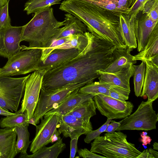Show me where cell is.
Listing matches in <instances>:
<instances>
[{
	"label": "cell",
	"mask_w": 158,
	"mask_h": 158,
	"mask_svg": "<svg viewBox=\"0 0 158 158\" xmlns=\"http://www.w3.org/2000/svg\"><path fill=\"white\" fill-rule=\"evenodd\" d=\"M116 47L98 39L90 32L87 47L73 59L52 69L44 75L41 88L49 90L68 84L94 82L99 75L97 71L104 69L111 63Z\"/></svg>",
	"instance_id": "1"
},
{
	"label": "cell",
	"mask_w": 158,
	"mask_h": 158,
	"mask_svg": "<svg viewBox=\"0 0 158 158\" xmlns=\"http://www.w3.org/2000/svg\"><path fill=\"white\" fill-rule=\"evenodd\" d=\"M59 9L78 19L96 38L117 48L127 47L120 32L119 16L85 0H64Z\"/></svg>",
	"instance_id": "2"
},
{
	"label": "cell",
	"mask_w": 158,
	"mask_h": 158,
	"mask_svg": "<svg viewBox=\"0 0 158 158\" xmlns=\"http://www.w3.org/2000/svg\"><path fill=\"white\" fill-rule=\"evenodd\" d=\"M64 25L55 18L50 7L35 13L31 20L23 26L21 41L29 43V48H44L58 29Z\"/></svg>",
	"instance_id": "3"
},
{
	"label": "cell",
	"mask_w": 158,
	"mask_h": 158,
	"mask_svg": "<svg viewBox=\"0 0 158 158\" xmlns=\"http://www.w3.org/2000/svg\"><path fill=\"white\" fill-rule=\"evenodd\" d=\"M127 135L121 131L107 133L99 136L91 143L90 151L106 158H137L141 152L128 142Z\"/></svg>",
	"instance_id": "4"
},
{
	"label": "cell",
	"mask_w": 158,
	"mask_h": 158,
	"mask_svg": "<svg viewBox=\"0 0 158 158\" xmlns=\"http://www.w3.org/2000/svg\"><path fill=\"white\" fill-rule=\"evenodd\" d=\"M20 51L9 58L6 64L0 68V76L10 77L25 74L38 70L42 49L21 46Z\"/></svg>",
	"instance_id": "5"
},
{
	"label": "cell",
	"mask_w": 158,
	"mask_h": 158,
	"mask_svg": "<svg viewBox=\"0 0 158 158\" xmlns=\"http://www.w3.org/2000/svg\"><path fill=\"white\" fill-rule=\"evenodd\" d=\"M153 102L148 100L142 101L133 114L119 122L120 125L116 131H148L156 129L158 117V114L153 108Z\"/></svg>",
	"instance_id": "6"
},
{
	"label": "cell",
	"mask_w": 158,
	"mask_h": 158,
	"mask_svg": "<svg viewBox=\"0 0 158 158\" xmlns=\"http://www.w3.org/2000/svg\"><path fill=\"white\" fill-rule=\"evenodd\" d=\"M85 85V83L71 84L49 90L41 88L38 103L31 118L34 119L36 125L39 123L44 115L56 105L60 104L73 91Z\"/></svg>",
	"instance_id": "7"
},
{
	"label": "cell",
	"mask_w": 158,
	"mask_h": 158,
	"mask_svg": "<svg viewBox=\"0 0 158 158\" xmlns=\"http://www.w3.org/2000/svg\"><path fill=\"white\" fill-rule=\"evenodd\" d=\"M30 75L19 78L0 76V107L8 111L18 110L26 81Z\"/></svg>",
	"instance_id": "8"
},
{
	"label": "cell",
	"mask_w": 158,
	"mask_h": 158,
	"mask_svg": "<svg viewBox=\"0 0 158 158\" xmlns=\"http://www.w3.org/2000/svg\"><path fill=\"white\" fill-rule=\"evenodd\" d=\"M93 99L96 109L107 118H124L131 114L134 105L129 101H122L104 94L95 95Z\"/></svg>",
	"instance_id": "9"
},
{
	"label": "cell",
	"mask_w": 158,
	"mask_h": 158,
	"mask_svg": "<svg viewBox=\"0 0 158 158\" xmlns=\"http://www.w3.org/2000/svg\"><path fill=\"white\" fill-rule=\"evenodd\" d=\"M46 72L44 70L35 71L26 81L20 110L22 113H27L28 120L32 117L38 103L43 78Z\"/></svg>",
	"instance_id": "10"
},
{
	"label": "cell",
	"mask_w": 158,
	"mask_h": 158,
	"mask_svg": "<svg viewBox=\"0 0 158 158\" xmlns=\"http://www.w3.org/2000/svg\"><path fill=\"white\" fill-rule=\"evenodd\" d=\"M43 117L40 125L35 126V136L31 142L30 149L32 153L51 143L52 137L57 130L58 116L44 115Z\"/></svg>",
	"instance_id": "11"
},
{
	"label": "cell",
	"mask_w": 158,
	"mask_h": 158,
	"mask_svg": "<svg viewBox=\"0 0 158 158\" xmlns=\"http://www.w3.org/2000/svg\"><path fill=\"white\" fill-rule=\"evenodd\" d=\"M22 28L10 25L0 29V56L8 59L20 51Z\"/></svg>",
	"instance_id": "12"
},
{
	"label": "cell",
	"mask_w": 158,
	"mask_h": 158,
	"mask_svg": "<svg viewBox=\"0 0 158 158\" xmlns=\"http://www.w3.org/2000/svg\"><path fill=\"white\" fill-rule=\"evenodd\" d=\"M57 128L64 137L70 138L86 135L93 130L90 121H85L69 114L58 116Z\"/></svg>",
	"instance_id": "13"
},
{
	"label": "cell",
	"mask_w": 158,
	"mask_h": 158,
	"mask_svg": "<svg viewBox=\"0 0 158 158\" xmlns=\"http://www.w3.org/2000/svg\"><path fill=\"white\" fill-rule=\"evenodd\" d=\"M79 54L78 50L75 48L56 49L44 61L40 60L38 70H44L47 72L73 59Z\"/></svg>",
	"instance_id": "14"
},
{
	"label": "cell",
	"mask_w": 158,
	"mask_h": 158,
	"mask_svg": "<svg viewBox=\"0 0 158 158\" xmlns=\"http://www.w3.org/2000/svg\"><path fill=\"white\" fill-rule=\"evenodd\" d=\"M133 64L114 73L107 72L103 69L97 71L99 81L111 84L131 91L130 79L133 75Z\"/></svg>",
	"instance_id": "15"
},
{
	"label": "cell",
	"mask_w": 158,
	"mask_h": 158,
	"mask_svg": "<svg viewBox=\"0 0 158 158\" xmlns=\"http://www.w3.org/2000/svg\"><path fill=\"white\" fill-rule=\"evenodd\" d=\"M146 65L144 81L140 97L146 96L148 100L154 101L158 97V66L149 60Z\"/></svg>",
	"instance_id": "16"
},
{
	"label": "cell",
	"mask_w": 158,
	"mask_h": 158,
	"mask_svg": "<svg viewBox=\"0 0 158 158\" xmlns=\"http://www.w3.org/2000/svg\"><path fill=\"white\" fill-rule=\"evenodd\" d=\"M79 89L73 91L63 102L56 107L53 108L44 115L56 114L60 116L67 114L80 104L93 98L94 96L90 94L80 93L79 92Z\"/></svg>",
	"instance_id": "17"
},
{
	"label": "cell",
	"mask_w": 158,
	"mask_h": 158,
	"mask_svg": "<svg viewBox=\"0 0 158 158\" xmlns=\"http://www.w3.org/2000/svg\"><path fill=\"white\" fill-rule=\"evenodd\" d=\"M143 14L138 18L135 17L134 22L137 51L139 52L144 49L153 28L158 23V21H153L150 19L147 14Z\"/></svg>",
	"instance_id": "18"
},
{
	"label": "cell",
	"mask_w": 158,
	"mask_h": 158,
	"mask_svg": "<svg viewBox=\"0 0 158 158\" xmlns=\"http://www.w3.org/2000/svg\"><path fill=\"white\" fill-rule=\"evenodd\" d=\"M64 16V27L58 29L45 47L58 39L71 35L83 34L87 31L86 25L78 19L69 13L65 14Z\"/></svg>",
	"instance_id": "19"
},
{
	"label": "cell",
	"mask_w": 158,
	"mask_h": 158,
	"mask_svg": "<svg viewBox=\"0 0 158 158\" xmlns=\"http://www.w3.org/2000/svg\"><path fill=\"white\" fill-rule=\"evenodd\" d=\"M119 16V30L124 43L131 52L137 48V44L135 35L134 22L136 16L121 14Z\"/></svg>",
	"instance_id": "20"
},
{
	"label": "cell",
	"mask_w": 158,
	"mask_h": 158,
	"mask_svg": "<svg viewBox=\"0 0 158 158\" xmlns=\"http://www.w3.org/2000/svg\"><path fill=\"white\" fill-rule=\"evenodd\" d=\"M16 132L14 128H0V158H14L15 150Z\"/></svg>",
	"instance_id": "21"
},
{
	"label": "cell",
	"mask_w": 158,
	"mask_h": 158,
	"mask_svg": "<svg viewBox=\"0 0 158 158\" xmlns=\"http://www.w3.org/2000/svg\"><path fill=\"white\" fill-rule=\"evenodd\" d=\"M130 52L127 47L124 49L115 48L112 52L111 63L103 70L107 72L114 73L135 64L136 60H133L134 56Z\"/></svg>",
	"instance_id": "22"
},
{
	"label": "cell",
	"mask_w": 158,
	"mask_h": 158,
	"mask_svg": "<svg viewBox=\"0 0 158 158\" xmlns=\"http://www.w3.org/2000/svg\"><path fill=\"white\" fill-rule=\"evenodd\" d=\"M66 148V144L63 143L62 139L56 142L49 147L44 146L32 155L27 153H20L19 158H56Z\"/></svg>",
	"instance_id": "23"
},
{
	"label": "cell",
	"mask_w": 158,
	"mask_h": 158,
	"mask_svg": "<svg viewBox=\"0 0 158 158\" xmlns=\"http://www.w3.org/2000/svg\"><path fill=\"white\" fill-rule=\"evenodd\" d=\"M158 55V23L153 28L143 50L134 56L133 60L144 61Z\"/></svg>",
	"instance_id": "24"
},
{
	"label": "cell",
	"mask_w": 158,
	"mask_h": 158,
	"mask_svg": "<svg viewBox=\"0 0 158 158\" xmlns=\"http://www.w3.org/2000/svg\"><path fill=\"white\" fill-rule=\"evenodd\" d=\"M96 107L93 98L81 103L68 114L85 121H90V118L96 114Z\"/></svg>",
	"instance_id": "25"
},
{
	"label": "cell",
	"mask_w": 158,
	"mask_h": 158,
	"mask_svg": "<svg viewBox=\"0 0 158 158\" xmlns=\"http://www.w3.org/2000/svg\"><path fill=\"white\" fill-rule=\"evenodd\" d=\"M89 33L87 31L83 34L70 35L68 40L56 49L75 48L80 53L85 49L88 44Z\"/></svg>",
	"instance_id": "26"
},
{
	"label": "cell",
	"mask_w": 158,
	"mask_h": 158,
	"mask_svg": "<svg viewBox=\"0 0 158 158\" xmlns=\"http://www.w3.org/2000/svg\"><path fill=\"white\" fill-rule=\"evenodd\" d=\"M29 125H23L14 128L17 136L15 147L17 154L27 153V149L31 142L29 140L30 133L28 129Z\"/></svg>",
	"instance_id": "27"
},
{
	"label": "cell",
	"mask_w": 158,
	"mask_h": 158,
	"mask_svg": "<svg viewBox=\"0 0 158 158\" xmlns=\"http://www.w3.org/2000/svg\"><path fill=\"white\" fill-rule=\"evenodd\" d=\"M27 115L26 112L22 113L20 110L14 114L2 118L0 120V127L2 128H14L21 125L29 124Z\"/></svg>",
	"instance_id": "28"
},
{
	"label": "cell",
	"mask_w": 158,
	"mask_h": 158,
	"mask_svg": "<svg viewBox=\"0 0 158 158\" xmlns=\"http://www.w3.org/2000/svg\"><path fill=\"white\" fill-rule=\"evenodd\" d=\"M111 85H113L110 83L99 81L85 85L79 89V92L94 96L99 94L109 96V89Z\"/></svg>",
	"instance_id": "29"
},
{
	"label": "cell",
	"mask_w": 158,
	"mask_h": 158,
	"mask_svg": "<svg viewBox=\"0 0 158 158\" xmlns=\"http://www.w3.org/2000/svg\"><path fill=\"white\" fill-rule=\"evenodd\" d=\"M62 0H28L25 3L24 11L27 15L50 8L51 6L60 3Z\"/></svg>",
	"instance_id": "30"
},
{
	"label": "cell",
	"mask_w": 158,
	"mask_h": 158,
	"mask_svg": "<svg viewBox=\"0 0 158 158\" xmlns=\"http://www.w3.org/2000/svg\"><path fill=\"white\" fill-rule=\"evenodd\" d=\"M134 72L133 81L134 85V91L137 97L140 96L142 90L146 69V65L144 61H142L139 65L133 64Z\"/></svg>",
	"instance_id": "31"
},
{
	"label": "cell",
	"mask_w": 158,
	"mask_h": 158,
	"mask_svg": "<svg viewBox=\"0 0 158 158\" xmlns=\"http://www.w3.org/2000/svg\"><path fill=\"white\" fill-rule=\"evenodd\" d=\"M103 8L108 10L118 16L121 14L127 15L129 10L118 6L112 0H85Z\"/></svg>",
	"instance_id": "32"
},
{
	"label": "cell",
	"mask_w": 158,
	"mask_h": 158,
	"mask_svg": "<svg viewBox=\"0 0 158 158\" xmlns=\"http://www.w3.org/2000/svg\"><path fill=\"white\" fill-rule=\"evenodd\" d=\"M109 96L122 101L128 99L130 91L121 87L111 85L109 89Z\"/></svg>",
	"instance_id": "33"
},
{
	"label": "cell",
	"mask_w": 158,
	"mask_h": 158,
	"mask_svg": "<svg viewBox=\"0 0 158 158\" xmlns=\"http://www.w3.org/2000/svg\"><path fill=\"white\" fill-rule=\"evenodd\" d=\"M8 0L6 4L0 8V29L11 25L10 18L8 14Z\"/></svg>",
	"instance_id": "34"
},
{
	"label": "cell",
	"mask_w": 158,
	"mask_h": 158,
	"mask_svg": "<svg viewBox=\"0 0 158 158\" xmlns=\"http://www.w3.org/2000/svg\"><path fill=\"white\" fill-rule=\"evenodd\" d=\"M111 120V119L107 118L106 123L98 129L90 131L86 135L84 139V142L87 143H90L92 140L99 136L102 133L105 132L107 126Z\"/></svg>",
	"instance_id": "35"
},
{
	"label": "cell",
	"mask_w": 158,
	"mask_h": 158,
	"mask_svg": "<svg viewBox=\"0 0 158 158\" xmlns=\"http://www.w3.org/2000/svg\"><path fill=\"white\" fill-rule=\"evenodd\" d=\"M80 157L84 158H106L105 156H101L96 154L94 152L89 151L86 148L80 149L77 150Z\"/></svg>",
	"instance_id": "36"
},
{
	"label": "cell",
	"mask_w": 158,
	"mask_h": 158,
	"mask_svg": "<svg viewBox=\"0 0 158 158\" xmlns=\"http://www.w3.org/2000/svg\"><path fill=\"white\" fill-rule=\"evenodd\" d=\"M148 0H137L131 10L127 14L129 16L134 15L136 16L140 11L145 3Z\"/></svg>",
	"instance_id": "37"
},
{
	"label": "cell",
	"mask_w": 158,
	"mask_h": 158,
	"mask_svg": "<svg viewBox=\"0 0 158 158\" xmlns=\"http://www.w3.org/2000/svg\"><path fill=\"white\" fill-rule=\"evenodd\" d=\"M158 158V152L157 151L150 148L141 152L137 158Z\"/></svg>",
	"instance_id": "38"
},
{
	"label": "cell",
	"mask_w": 158,
	"mask_h": 158,
	"mask_svg": "<svg viewBox=\"0 0 158 158\" xmlns=\"http://www.w3.org/2000/svg\"><path fill=\"white\" fill-rule=\"evenodd\" d=\"M79 136L70 138V158H74L77 151V141Z\"/></svg>",
	"instance_id": "39"
},
{
	"label": "cell",
	"mask_w": 158,
	"mask_h": 158,
	"mask_svg": "<svg viewBox=\"0 0 158 158\" xmlns=\"http://www.w3.org/2000/svg\"><path fill=\"white\" fill-rule=\"evenodd\" d=\"M147 14L152 21H158V0H155L149 12Z\"/></svg>",
	"instance_id": "40"
},
{
	"label": "cell",
	"mask_w": 158,
	"mask_h": 158,
	"mask_svg": "<svg viewBox=\"0 0 158 158\" xmlns=\"http://www.w3.org/2000/svg\"><path fill=\"white\" fill-rule=\"evenodd\" d=\"M120 125V122H116L111 120L106 129L105 132L110 133H113L116 130Z\"/></svg>",
	"instance_id": "41"
},
{
	"label": "cell",
	"mask_w": 158,
	"mask_h": 158,
	"mask_svg": "<svg viewBox=\"0 0 158 158\" xmlns=\"http://www.w3.org/2000/svg\"><path fill=\"white\" fill-rule=\"evenodd\" d=\"M156 0H148L144 4L140 11L142 14H148Z\"/></svg>",
	"instance_id": "42"
},
{
	"label": "cell",
	"mask_w": 158,
	"mask_h": 158,
	"mask_svg": "<svg viewBox=\"0 0 158 158\" xmlns=\"http://www.w3.org/2000/svg\"><path fill=\"white\" fill-rule=\"evenodd\" d=\"M112 0L120 7L127 10H129L127 7L128 0Z\"/></svg>",
	"instance_id": "43"
},
{
	"label": "cell",
	"mask_w": 158,
	"mask_h": 158,
	"mask_svg": "<svg viewBox=\"0 0 158 158\" xmlns=\"http://www.w3.org/2000/svg\"><path fill=\"white\" fill-rule=\"evenodd\" d=\"M61 134L58 130H56L52 137L51 143H53L60 139L61 138L60 136Z\"/></svg>",
	"instance_id": "44"
},
{
	"label": "cell",
	"mask_w": 158,
	"mask_h": 158,
	"mask_svg": "<svg viewBox=\"0 0 158 158\" xmlns=\"http://www.w3.org/2000/svg\"><path fill=\"white\" fill-rule=\"evenodd\" d=\"M14 113H11L7 111L1 107H0V115L5 116H8L14 114Z\"/></svg>",
	"instance_id": "45"
},
{
	"label": "cell",
	"mask_w": 158,
	"mask_h": 158,
	"mask_svg": "<svg viewBox=\"0 0 158 158\" xmlns=\"http://www.w3.org/2000/svg\"><path fill=\"white\" fill-rule=\"evenodd\" d=\"M155 65L158 66V55L150 58L148 60Z\"/></svg>",
	"instance_id": "46"
},
{
	"label": "cell",
	"mask_w": 158,
	"mask_h": 158,
	"mask_svg": "<svg viewBox=\"0 0 158 158\" xmlns=\"http://www.w3.org/2000/svg\"><path fill=\"white\" fill-rule=\"evenodd\" d=\"M137 1V0H128L127 7L129 9V11Z\"/></svg>",
	"instance_id": "47"
},
{
	"label": "cell",
	"mask_w": 158,
	"mask_h": 158,
	"mask_svg": "<svg viewBox=\"0 0 158 158\" xmlns=\"http://www.w3.org/2000/svg\"><path fill=\"white\" fill-rule=\"evenodd\" d=\"M8 2V0H0V8L5 5Z\"/></svg>",
	"instance_id": "48"
},
{
	"label": "cell",
	"mask_w": 158,
	"mask_h": 158,
	"mask_svg": "<svg viewBox=\"0 0 158 158\" xmlns=\"http://www.w3.org/2000/svg\"><path fill=\"white\" fill-rule=\"evenodd\" d=\"M153 149L157 151L158 150V144L157 142L154 143L153 145Z\"/></svg>",
	"instance_id": "49"
}]
</instances>
